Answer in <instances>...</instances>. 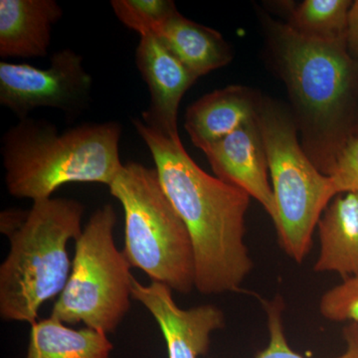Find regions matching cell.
<instances>
[{
    "instance_id": "cell-7",
    "label": "cell",
    "mask_w": 358,
    "mask_h": 358,
    "mask_svg": "<svg viewBox=\"0 0 358 358\" xmlns=\"http://www.w3.org/2000/svg\"><path fill=\"white\" fill-rule=\"evenodd\" d=\"M117 213L110 204L96 209L75 241L72 270L51 317L65 324H84L105 334L115 333L131 308L134 278L117 248Z\"/></svg>"
},
{
    "instance_id": "cell-6",
    "label": "cell",
    "mask_w": 358,
    "mask_h": 358,
    "mask_svg": "<svg viewBox=\"0 0 358 358\" xmlns=\"http://www.w3.org/2000/svg\"><path fill=\"white\" fill-rule=\"evenodd\" d=\"M272 179L278 239L294 262H303L315 228L329 204L341 194L331 176L322 173L298 140V127L275 103L260 102L257 115Z\"/></svg>"
},
{
    "instance_id": "cell-18",
    "label": "cell",
    "mask_w": 358,
    "mask_h": 358,
    "mask_svg": "<svg viewBox=\"0 0 358 358\" xmlns=\"http://www.w3.org/2000/svg\"><path fill=\"white\" fill-rule=\"evenodd\" d=\"M264 308L267 315L268 343L256 355V358H307L294 352L287 341L282 320L284 300L281 296H278L274 300L264 301ZM343 336L346 343L345 352L334 358H358V324H350L345 327Z\"/></svg>"
},
{
    "instance_id": "cell-9",
    "label": "cell",
    "mask_w": 358,
    "mask_h": 358,
    "mask_svg": "<svg viewBox=\"0 0 358 358\" xmlns=\"http://www.w3.org/2000/svg\"><path fill=\"white\" fill-rule=\"evenodd\" d=\"M173 289L159 282L143 285L134 280L131 296L159 324L169 358H199L210 348L211 334L225 327L223 310L217 306L179 308Z\"/></svg>"
},
{
    "instance_id": "cell-3",
    "label": "cell",
    "mask_w": 358,
    "mask_h": 358,
    "mask_svg": "<svg viewBox=\"0 0 358 358\" xmlns=\"http://www.w3.org/2000/svg\"><path fill=\"white\" fill-rule=\"evenodd\" d=\"M119 122L80 124L59 134L51 122L26 117L4 134L7 190L16 199H52L73 182L112 185L124 164Z\"/></svg>"
},
{
    "instance_id": "cell-12",
    "label": "cell",
    "mask_w": 358,
    "mask_h": 358,
    "mask_svg": "<svg viewBox=\"0 0 358 358\" xmlns=\"http://www.w3.org/2000/svg\"><path fill=\"white\" fill-rule=\"evenodd\" d=\"M55 0L0 1V56L44 57L50 46L52 27L62 18Z\"/></svg>"
},
{
    "instance_id": "cell-17",
    "label": "cell",
    "mask_w": 358,
    "mask_h": 358,
    "mask_svg": "<svg viewBox=\"0 0 358 358\" xmlns=\"http://www.w3.org/2000/svg\"><path fill=\"white\" fill-rule=\"evenodd\" d=\"M348 0H305L292 13L287 24L306 38L327 42H346Z\"/></svg>"
},
{
    "instance_id": "cell-15",
    "label": "cell",
    "mask_w": 358,
    "mask_h": 358,
    "mask_svg": "<svg viewBox=\"0 0 358 358\" xmlns=\"http://www.w3.org/2000/svg\"><path fill=\"white\" fill-rule=\"evenodd\" d=\"M152 33L197 78L232 60V50L220 33L183 17L178 11L155 26Z\"/></svg>"
},
{
    "instance_id": "cell-11",
    "label": "cell",
    "mask_w": 358,
    "mask_h": 358,
    "mask_svg": "<svg viewBox=\"0 0 358 358\" xmlns=\"http://www.w3.org/2000/svg\"><path fill=\"white\" fill-rule=\"evenodd\" d=\"M201 150L216 178L248 193L274 222V193L268 180L267 154L257 117Z\"/></svg>"
},
{
    "instance_id": "cell-8",
    "label": "cell",
    "mask_w": 358,
    "mask_h": 358,
    "mask_svg": "<svg viewBox=\"0 0 358 358\" xmlns=\"http://www.w3.org/2000/svg\"><path fill=\"white\" fill-rule=\"evenodd\" d=\"M93 79L83 59L71 49L57 51L48 68L0 62V103L20 120L32 110L51 108L75 117L88 106Z\"/></svg>"
},
{
    "instance_id": "cell-22",
    "label": "cell",
    "mask_w": 358,
    "mask_h": 358,
    "mask_svg": "<svg viewBox=\"0 0 358 358\" xmlns=\"http://www.w3.org/2000/svg\"><path fill=\"white\" fill-rule=\"evenodd\" d=\"M346 47L348 53L355 60H358V0L352 2L348 16V34H346Z\"/></svg>"
},
{
    "instance_id": "cell-19",
    "label": "cell",
    "mask_w": 358,
    "mask_h": 358,
    "mask_svg": "<svg viewBox=\"0 0 358 358\" xmlns=\"http://www.w3.org/2000/svg\"><path fill=\"white\" fill-rule=\"evenodd\" d=\"M110 3L119 20L140 35L152 32L178 11L171 0H114Z\"/></svg>"
},
{
    "instance_id": "cell-14",
    "label": "cell",
    "mask_w": 358,
    "mask_h": 358,
    "mask_svg": "<svg viewBox=\"0 0 358 358\" xmlns=\"http://www.w3.org/2000/svg\"><path fill=\"white\" fill-rule=\"evenodd\" d=\"M317 273H336L343 279L358 275V194L336 195L320 217Z\"/></svg>"
},
{
    "instance_id": "cell-5",
    "label": "cell",
    "mask_w": 358,
    "mask_h": 358,
    "mask_svg": "<svg viewBox=\"0 0 358 358\" xmlns=\"http://www.w3.org/2000/svg\"><path fill=\"white\" fill-rule=\"evenodd\" d=\"M124 212V257L152 282L173 292L195 288L189 233L166 196L155 169L129 162L109 186Z\"/></svg>"
},
{
    "instance_id": "cell-23",
    "label": "cell",
    "mask_w": 358,
    "mask_h": 358,
    "mask_svg": "<svg viewBox=\"0 0 358 358\" xmlns=\"http://www.w3.org/2000/svg\"><path fill=\"white\" fill-rule=\"evenodd\" d=\"M353 131H355V136H358V119L357 121V124H355V128H353Z\"/></svg>"
},
{
    "instance_id": "cell-10",
    "label": "cell",
    "mask_w": 358,
    "mask_h": 358,
    "mask_svg": "<svg viewBox=\"0 0 358 358\" xmlns=\"http://www.w3.org/2000/svg\"><path fill=\"white\" fill-rule=\"evenodd\" d=\"M140 36L136 67L150 93V108L143 113V122L169 138H179V105L199 78L154 33Z\"/></svg>"
},
{
    "instance_id": "cell-20",
    "label": "cell",
    "mask_w": 358,
    "mask_h": 358,
    "mask_svg": "<svg viewBox=\"0 0 358 358\" xmlns=\"http://www.w3.org/2000/svg\"><path fill=\"white\" fill-rule=\"evenodd\" d=\"M320 312L331 322L358 324V275L343 279L341 284L322 294Z\"/></svg>"
},
{
    "instance_id": "cell-1",
    "label": "cell",
    "mask_w": 358,
    "mask_h": 358,
    "mask_svg": "<svg viewBox=\"0 0 358 358\" xmlns=\"http://www.w3.org/2000/svg\"><path fill=\"white\" fill-rule=\"evenodd\" d=\"M150 150L160 183L189 233L194 253L195 289L201 294L239 291L253 261L245 243L250 195L205 173L180 138H169L134 120Z\"/></svg>"
},
{
    "instance_id": "cell-16",
    "label": "cell",
    "mask_w": 358,
    "mask_h": 358,
    "mask_svg": "<svg viewBox=\"0 0 358 358\" xmlns=\"http://www.w3.org/2000/svg\"><path fill=\"white\" fill-rule=\"evenodd\" d=\"M113 350L107 334L71 329L50 317L32 324L26 358H110Z\"/></svg>"
},
{
    "instance_id": "cell-13",
    "label": "cell",
    "mask_w": 358,
    "mask_h": 358,
    "mask_svg": "<svg viewBox=\"0 0 358 358\" xmlns=\"http://www.w3.org/2000/svg\"><path fill=\"white\" fill-rule=\"evenodd\" d=\"M260 101L242 86H229L207 94L185 113V128L199 150L222 140L256 119Z\"/></svg>"
},
{
    "instance_id": "cell-21",
    "label": "cell",
    "mask_w": 358,
    "mask_h": 358,
    "mask_svg": "<svg viewBox=\"0 0 358 358\" xmlns=\"http://www.w3.org/2000/svg\"><path fill=\"white\" fill-rule=\"evenodd\" d=\"M329 176L334 178L339 193L358 194V136L352 134L341 148Z\"/></svg>"
},
{
    "instance_id": "cell-2",
    "label": "cell",
    "mask_w": 358,
    "mask_h": 358,
    "mask_svg": "<svg viewBox=\"0 0 358 358\" xmlns=\"http://www.w3.org/2000/svg\"><path fill=\"white\" fill-rule=\"evenodd\" d=\"M275 64L289 89L301 129L303 148L329 176L348 133L358 67L346 42L306 38L288 24L266 18Z\"/></svg>"
},
{
    "instance_id": "cell-4",
    "label": "cell",
    "mask_w": 358,
    "mask_h": 358,
    "mask_svg": "<svg viewBox=\"0 0 358 358\" xmlns=\"http://www.w3.org/2000/svg\"><path fill=\"white\" fill-rule=\"evenodd\" d=\"M84 211L74 199L38 200L7 235L10 249L0 266L2 320L32 326L43 303L60 296L72 270L68 244L83 231Z\"/></svg>"
}]
</instances>
